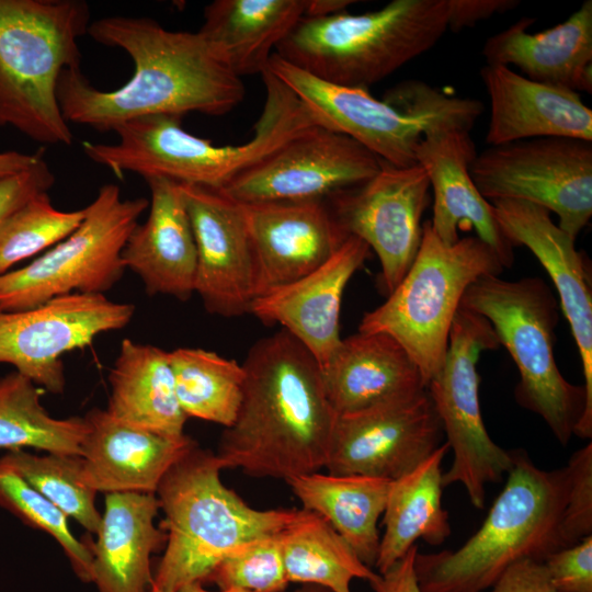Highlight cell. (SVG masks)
<instances>
[{
	"label": "cell",
	"instance_id": "cell-1",
	"mask_svg": "<svg viewBox=\"0 0 592 592\" xmlns=\"http://www.w3.org/2000/svg\"><path fill=\"white\" fill-rule=\"evenodd\" d=\"M87 34L128 54L134 72L121 88L103 91L80 68L65 69L57 100L67 123L114 132L148 115H224L244 98L241 78L198 31H171L149 18L117 15L91 22Z\"/></svg>",
	"mask_w": 592,
	"mask_h": 592
},
{
	"label": "cell",
	"instance_id": "cell-2",
	"mask_svg": "<svg viewBox=\"0 0 592 592\" xmlns=\"http://www.w3.org/2000/svg\"><path fill=\"white\" fill-rule=\"evenodd\" d=\"M242 366L240 408L215 453L224 469L286 481L325 468L338 414L314 355L281 329L258 340Z\"/></svg>",
	"mask_w": 592,
	"mask_h": 592
},
{
	"label": "cell",
	"instance_id": "cell-3",
	"mask_svg": "<svg viewBox=\"0 0 592 592\" xmlns=\"http://www.w3.org/2000/svg\"><path fill=\"white\" fill-rule=\"evenodd\" d=\"M265 102L252 138L241 145H214L187 133L182 117L148 115L114 129L115 144L83 141L84 155L116 177L134 172L145 180L166 178L180 184L221 190L293 137L319 126L301 101L270 71L262 76Z\"/></svg>",
	"mask_w": 592,
	"mask_h": 592
},
{
	"label": "cell",
	"instance_id": "cell-4",
	"mask_svg": "<svg viewBox=\"0 0 592 592\" xmlns=\"http://www.w3.org/2000/svg\"><path fill=\"white\" fill-rule=\"evenodd\" d=\"M223 469L215 453L195 444L161 479L156 497L167 540L149 592L203 584L235 547L278 534L299 517L301 509L250 506L223 483Z\"/></svg>",
	"mask_w": 592,
	"mask_h": 592
},
{
	"label": "cell",
	"instance_id": "cell-5",
	"mask_svg": "<svg viewBox=\"0 0 592 592\" xmlns=\"http://www.w3.org/2000/svg\"><path fill=\"white\" fill-rule=\"evenodd\" d=\"M480 528L456 550L417 553L422 592H482L513 563L544 561L563 548L560 523L568 492L566 467L544 470L523 449Z\"/></svg>",
	"mask_w": 592,
	"mask_h": 592
},
{
	"label": "cell",
	"instance_id": "cell-6",
	"mask_svg": "<svg viewBox=\"0 0 592 592\" xmlns=\"http://www.w3.org/2000/svg\"><path fill=\"white\" fill-rule=\"evenodd\" d=\"M81 0H0V127L45 145L72 144L57 100L65 69L80 68L90 25Z\"/></svg>",
	"mask_w": 592,
	"mask_h": 592
},
{
	"label": "cell",
	"instance_id": "cell-7",
	"mask_svg": "<svg viewBox=\"0 0 592 592\" xmlns=\"http://www.w3.org/2000/svg\"><path fill=\"white\" fill-rule=\"evenodd\" d=\"M449 18L451 0H392L360 14L304 16L274 53L325 81L367 89L436 45Z\"/></svg>",
	"mask_w": 592,
	"mask_h": 592
},
{
	"label": "cell",
	"instance_id": "cell-8",
	"mask_svg": "<svg viewBox=\"0 0 592 592\" xmlns=\"http://www.w3.org/2000/svg\"><path fill=\"white\" fill-rule=\"evenodd\" d=\"M267 70L301 101L319 126L352 138L396 167L417 164L415 148L426 133L470 132L483 112L479 100L452 96L419 80L401 82L377 100L365 88L325 81L275 53Z\"/></svg>",
	"mask_w": 592,
	"mask_h": 592
},
{
	"label": "cell",
	"instance_id": "cell-9",
	"mask_svg": "<svg viewBox=\"0 0 592 592\" xmlns=\"http://www.w3.org/2000/svg\"><path fill=\"white\" fill-rule=\"evenodd\" d=\"M485 317L520 374L516 402L538 414L566 446L587 406L583 385L569 383L554 354L557 299L539 277L506 281L485 275L465 291L460 306Z\"/></svg>",
	"mask_w": 592,
	"mask_h": 592
},
{
	"label": "cell",
	"instance_id": "cell-10",
	"mask_svg": "<svg viewBox=\"0 0 592 592\" xmlns=\"http://www.w3.org/2000/svg\"><path fill=\"white\" fill-rule=\"evenodd\" d=\"M497 253L476 236L444 244L430 221L422 226L418 253L387 299L366 312L360 332H384L396 339L428 383L443 367L451 327L467 287L485 275H500Z\"/></svg>",
	"mask_w": 592,
	"mask_h": 592
},
{
	"label": "cell",
	"instance_id": "cell-11",
	"mask_svg": "<svg viewBox=\"0 0 592 592\" xmlns=\"http://www.w3.org/2000/svg\"><path fill=\"white\" fill-rule=\"evenodd\" d=\"M147 207V198H122L117 185L101 186L71 235L26 266L0 275V311L30 309L71 293L110 291L126 270L122 251Z\"/></svg>",
	"mask_w": 592,
	"mask_h": 592
},
{
	"label": "cell",
	"instance_id": "cell-12",
	"mask_svg": "<svg viewBox=\"0 0 592 592\" xmlns=\"http://www.w3.org/2000/svg\"><path fill=\"white\" fill-rule=\"evenodd\" d=\"M499 345L485 317L459 307L451 327L443 367L426 385L453 452L442 485L460 483L476 509L485 508L486 486L501 481L512 466L511 451L493 442L486 430L478 395L479 355Z\"/></svg>",
	"mask_w": 592,
	"mask_h": 592
},
{
	"label": "cell",
	"instance_id": "cell-13",
	"mask_svg": "<svg viewBox=\"0 0 592 592\" xmlns=\"http://www.w3.org/2000/svg\"><path fill=\"white\" fill-rule=\"evenodd\" d=\"M469 171L487 201L545 207L574 240L592 216V141L542 137L490 146Z\"/></svg>",
	"mask_w": 592,
	"mask_h": 592
},
{
	"label": "cell",
	"instance_id": "cell-14",
	"mask_svg": "<svg viewBox=\"0 0 592 592\" xmlns=\"http://www.w3.org/2000/svg\"><path fill=\"white\" fill-rule=\"evenodd\" d=\"M134 314L133 304L83 293L60 295L25 310L0 311V364L12 365L54 395L62 394V354L90 345L101 333L123 329Z\"/></svg>",
	"mask_w": 592,
	"mask_h": 592
},
{
	"label": "cell",
	"instance_id": "cell-15",
	"mask_svg": "<svg viewBox=\"0 0 592 592\" xmlns=\"http://www.w3.org/2000/svg\"><path fill=\"white\" fill-rule=\"evenodd\" d=\"M383 160L352 138L314 126L293 137L219 190L244 204L327 201L358 185Z\"/></svg>",
	"mask_w": 592,
	"mask_h": 592
},
{
	"label": "cell",
	"instance_id": "cell-16",
	"mask_svg": "<svg viewBox=\"0 0 592 592\" xmlns=\"http://www.w3.org/2000/svg\"><path fill=\"white\" fill-rule=\"evenodd\" d=\"M430 189L419 164L383 162L371 179L326 201L341 230L361 239L377 254L387 295L401 282L418 253Z\"/></svg>",
	"mask_w": 592,
	"mask_h": 592
},
{
	"label": "cell",
	"instance_id": "cell-17",
	"mask_svg": "<svg viewBox=\"0 0 592 592\" xmlns=\"http://www.w3.org/2000/svg\"><path fill=\"white\" fill-rule=\"evenodd\" d=\"M441 420L426 391L338 415L325 468L328 474L394 481L441 444Z\"/></svg>",
	"mask_w": 592,
	"mask_h": 592
},
{
	"label": "cell",
	"instance_id": "cell-18",
	"mask_svg": "<svg viewBox=\"0 0 592 592\" xmlns=\"http://www.w3.org/2000/svg\"><path fill=\"white\" fill-rule=\"evenodd\" d=\"M180 189L196 246L195 293L209 314H250L257 271L242 205L219 190L190 184Z\"/></svg>",
	"mask_w": 592,
	"mask_h": 592
},
{
	"label": "cell",
	"instance_id": "cell-19",
	"mask_svg": "<svg viewBox=\"0 0 592 592\" xmlns=\"http://www.w3.org/2000/svg\"><path fill=\"white\" fill-rule=\"evenodd\" d=\"M496 218L509 241L526 247L550 276L562 312L578 348L587 395L585 411L574 435L592 437V295L584 260L568 234L551 220L550 212L520 200L492 203Z\"/></svg>",
	"mask_w": 592,
	"mask_h": 592
},
{
	"label": "cell",
	"instance_id": "cell-20",
	"mask_svg": "<svg viewBox=\"0 0 592 592\" xmlns=\"http://www.w3.org/2000/svg\"><path fill=\"white\" fill-rule=\"evenodd\" d=\"M240 204L254 252L257 297L314 271L349 237L326 201Z\"/></svg>",
	"mask_w": 592,
	"mask_h": 592
},
{
	"label": "cell",
	"instance_id": "cell-21",
	"mask_svg": "<svg viewBox=\"0 0 592 592\" xmlns=\"http://www.w3.org/2000/svg\"><path fill=\"white\" fill-rule=\"evenodd\" d=\"M369 251L364 241L349 236L323 264L257 297L250 314L265 325H280L314 355L321 368L342 340L340 314L344 289Z\"/></svg>",
	"mask_w": 592,
	"mask_h": 592
},
{
	"label": "cell",
	"instance_id": "cell-22",
	"mask_svg": "<svg viewBox=\"0 0 592 592\" xmlns=\"http://www.w3.org/2000/svg\"><path fill=\"white\" fill-rule=\"evenodd\" d=\"M470 132L442 128L426 133L415 148V161L426 173L433 191L435 236L447 246L459 240L458 231L474 229L499 257L504 267L514 261L513 244L504 236L492 204L478 191L470 175L476 158Z\"/></svg>",
	"mask_w": 592,
	"mask_h": 592
},
{
	"label": "cell",
	"instance_id": "cell-23",
	"mask_svg": "<svg viewBox=\"0 0 592 592\" xmlns=\"http://www.w3.org/2000/svg\"><path fill=\"white\" fill-rule=\"evenodd\" d=\"M84 420L82 476L96 493L156 494L170 467L197 444L186 434L174 439L129 425L105 409H91Z\"/></svg>",
	"mask_w": 592,
	"mask_h": 592
},
{
	"label": "cell",
	"instance_id": "cell-24",
	"mask_svg": "<svg viewBox=\"0 0 592 592\" xmlns=\"http://www.w3.org/2000/svg\"><path fill=\"white\" fill-rule=\"evenodd\" d=\"M146 182L149 214L130 232L122 261L140 278L147 295L185 301L195 293L197 255L180 183L166 178Z\"/></svg>",
	"mask_w": 592,
	"mask_h": 592
},
{
	"label": "cell",
	"instance_id": "cell-25",
	"mask_svg": "<svg viewBox=\"0 0 592 592\" xmlns=\"http://www.w3.org/2000/svg\"><path fill=\"white\" fill-rule=\"evenodd\" d=\"M480 77L490 100V146L542 137L592 141V111L578 92L499 65L483 66Z\"/></svg>",
	"mask_w": 592,
	"mask_h": 592
},
{
	"label": "cell",
	"instance_id": "cell-26",
	"mask_svg": "<svg viewBox=\"0 0 592 592\" xmlns=\"http://www.w3.org/2000/svg\"><path fill=\"white\" fill-rule=\"evenodd\" d=\"M523 18L490 36L482 46L487 65L516 66L524 77L576 92H592V1L563 22L535 34Z\"/></svg>",
	"mask_w": 592,
	"mask_h": 592
},
{
	"label": "cell",
	"instance_id": "cell-27",
	"mask_svg": "<svg viewBox=\"0 0 592 592\" xmlns=\"http://www.w3.org/2000/svg\"><path fill=\"white\" fill-rule=\"evenodd\" d=\"M321 375L338 415L426 389L414 361L384 332L358 331L342 339Z\"/></svg>",
	"mask_w": 592,
	"mask_h": 592
},
{
	"label": "cell",
	"instance_id": "cell-28",
	"mask_svg": "<svg viewBox=\"0 0 592 592\" xmlns=\"http://www.w3.org/2000/svg\"><path fill=\"white\" fill-rule=\"evenodd\" d=\"M160 505L153 493L105 494L96 542L90 547L98 592H149L151 555L167 540L156 526Z\"/></svg>",
	"mask_w": 592,
	"mask_h": 592
},
{
	"label": "cell",
	"instance_id": "cell-29",
	"mask_svg": "<svg viewBox=\"0 0 592 592\" xmlns=\"http://www.w3.org/2000/svg\"><path fill=\"white\" fill-rule=\"evenodd\" d=\"M109 383L105 410L113 418L169 437L185 435L187 417L177 397L169 352L124 339Z\"/></svg>",
	"mask_w": 592,
	"mask_h": 592
},
{
	"label": "cell",
	"instance_id": "cell-30",
	"mask_svg": "<svg viewBox=\"0 0 592 592\" xmlns=\"http://www.w3.org/2000/svg\"><path fill=\"white\" fill-rule=\"evenodd\" d=\"M306 7L307 0H215L198 32L237 77L262 75Z\"/></svg>",
	"mask_w": 592,
	"mask_h": 592
},
{
	"label": "cell",
	"instance_id": "cell-31",
	"mask_svg": "<svg viewBox=\"0 0 592 592\" xmlns=\"http://www.w3.org/2000/svg\"><path fill=\"white\" fill-rule=\"evenodd\" d=\"M448 451L442 443L414 469L390 482L374 566L377 573L387 571L418 539L439 546L449 537V516L442 504V463Z\"/></svg>",
	"mask_w": 592,
	"mask_h": 592
},
{
	"label": "cell",
	"instance_id": "cell-32",
	"mask_svg": "<svg viewBox=\"0 0 592 592\" xmlns=\"http://www.w3.org/2000/svg\"><path fill=\"white\" fill-rule=\"evenodd\" d=\"M303 509L323 517L367 567L375 566L389 480L312 473L286 480Z\"/></svg>",
	"mask_w": 592,
	"mask_h": 592
},
{
	"label": "cell",
	"instance_id": "cell-33",
	"mask_svg": "<svg viewBox=\"0 0 592 592\" xmlns=\"http://www.w3.org/2000/svg\"><path fill=\"white\" fill-rule=\"evenodd\" d=\"M287 579L331 592H352L354 579L368 583L377 572L363 563L345 539L321 516L301 509L280 534Z\"/></svg>",
	"mask_w": 592,
	"mask_h": 592
},
{
	"label": "cell",
	"instance_id": "cell-34",
	"mask_svg": "<svg viewBox=\"0 0 592 592\" xmlns=\"http://www.w3.org/2000/svg\"><path fill=\"white\" fill-rule=\"evenodd\" d=\"M31 379L13 371L0 378V448L26 447L80 456L87 432L84 417L55 418Z\"/></svg>",
	"mask_w": 592,
	"mask_h": 592
},
{
	"label": "cell",
	"instance_id": "cell-35",
	"mask_svg": "<svg viewBox=\"0 0 592 592\" xmlns=\"http://www.w3.org/2000/svg\"><path fill=\"white\" fill-rule=\"evenodd\" d=\"M169 358L186 417L229 428L242 399V364L201 348H178L169 352Z\"/></svg>",
	"mask_w": 592,
	"mask_h": 592
},
{
	"label": "cell",
	"instance_id": "cell-36",
	"mask_svg": "<svg viewBox=\"0 0 592 592\" xmlns=\"http://www.w3.org/2000/svg\"><path fill=\"white\" fill-rule=\"evenodd\" d=\"M67 517L96 534L102 515L95 505L96 492L83 480L82 458L76 455H35L23 449L10 451L0 458Z\"/></svg>",
	"mask_w": 592,
	"mask_h": 592
},
{
	"label": "cell",
	"instance_id": "cell-37",
	"mask_svg": "<svg viewBox=\"0 0 592 592\" xmlns=\"http://www.w3.org/2000/svg\"><path fill=\"white\" fill-rule=\"evenodd\" d=\"M86 209L60 210L48 192H41L0 221V275L71 235L82 223Z\"/></svg>",
	"mask_w": 592,
	"mask_h": 592
},
{
	"label": "cell",
	"instance_id": "cell-38",
	"mask_svg": "<svg viewBox=\"0 0 592 592\" xmlns=\"http://www.w3.org/2000/svg\"><path fill=\"white\" fill-rule=\"evenodd\" d=\"M0 506L25 525L49 534L61 546L77 577L83 582L93 581L90 547L73 536L68 517L1 460Z\"/></svg>",
	"mask_w": 592,
	"mask_h": 592
},
{
	"label": "cell",
	"instance_id": "cell-39",
	"mask_svg": "<svg viewBox=\"0 0 592 592\" xmlns=\"http://www.w3.org/2000/svg\"><path fill=\"white\" fill-rule=\"evenodd\" d=\"M280 534L264 536L235 547L214 568L206 582L218 590L285 592L286 576Z\"/></svg>",
	"mask_w": 592,
	"mask_h": 592
},
{
	"label": "cell",
	"instance_id": "cell-40",
	"mask_svg": "<svg viewBox=\"0 0 592 592\" xmlns=\"http://www.w3.org/2000/svg\"><path fill=\"white\" fill-rule=\"evenodd\" d=\"M565 467L568 492L560 523L563 548L592 535V443L576 451Z\"/></svg>",
	"mask_w": 592,
	"mask_h": 592
},
{
	"label": "cell",
	"instance_id": "cell-41",
	"mask_svg": "<svg viewBox=\"0 0 592 592\" xmlns=\"http://www.w3.org/2000/svg\"><path fill=\"white\" fill-rule=\"evenodd\" d=\"M557 592H592V535L543 561Z\"/></svg>",
	"mask_w": 592,
	"mask_h": 592
},
{
	"label": "cell",
	"instance_id": "cell-42",
	"mask_svg": "<svg viewBox=\"0 0 592 592\" xmlns=\"http://www.w3.org/2000/svg\"><path fill=\"white\" fill-rule=\"evenodd\" d=\"M55 175L44 158L31 168L0 180V221L41 192H48Z\"/></svg>",
	"mask_w": 592,
	"mask_h": 592
},
{
	"label": "cell",
	"instance_id": "cell-43",
	"mask_svg": "<svg viewBox=\"0 0 592 592\" xmlns=\"http://www.w3.org/2000/svg\"><path fill=\"white\" fill-rule=\"evenodd\" d=\"M482 592H557L543 561L523 559L510 566Z\"/></svg>",
	"mask_w": 592,
	"mask_h": 592
},
{
	"label": "cell",
	"instance_id": "cell-44",
	"mask_svg": "<svg viewBox=\"0 0 592 592\" xmlns=\"http://www.w3.org/2000/svg\"><path fill=\"white\" fill-rule=\"evenodd\" d=\"M517 5L516 0H451L448 30L458 32L494 13H502Z\"/></svg>",
	"mask_w": 592,
	"mask_h": 592
},
{
	"label": "cell",
	"instance_id": "cell-45",
	"mask_svg": "<svg viewBox=\"0 0 592 592\" xmlns=\"http://www.w3.org/2000/svg\"><path fill=\"white\" fill-rule=\"evenodd\" d=\"M418 545H413L387 571L369 582L373 592H422L417 580L414 560Z\"/></svg>",
	"mask_w": 592,
	"mask_h": 592
},
{
	"label": "cell",
	"instance_id": "cell-46",
	"mask_svg": "<svg viewBox=\"0 0 592 592\" xmlns=\"http://www.w3.org/2000/svg\"><path fill=\"white\" fill-rule=\"evenodd\" d=\"M43 152V149L34 153L14 150L0 152V180L31 168L44 158Z\"/></svg>",
	"mask_w": 592,
	"mask_h": 592
},
{
	"label": "cell",
	"instance_id": "cell-47",
	"mask_svg": "<svg viewBox=\"0 0 592 592\" xmlns=\"http://www.w3.org/2000/svg\"><path fill=\"white\" fill-rule=\"evenodd\" d=\"M356 1L351 0H307L305 16H326L341 11Z\"/></svg>",
	"mask_w": 592,
	"mask_h": 592
},
{
	"label": "cell",
	"instance_id": "cell-48",
	"mask_svg": "<svg viewBox=\"0 0 592 592\" xmlns=\"http://www.w3.org/2000/svg\"><path fill=\"white\" fill-rule=\"evenodd\" d=\"M170 592H248V591L237 590V589L208 591V590H205L202 587V584H191V585H186V587H183L178 590L170 591Z\"/></svg>",
	"mask_w": 592,
	"mask_h": 592
},
{
	"label": "cell",
	"instance_id": "cell-49",
	"mask_svg": "<svg viewBox=\"0 0 592 592\" xmlns=\"http://www.w3.org/2000/svg\"><path fill=\"white\" fill-rule=\"evenodd\" d=\"M294 592H331V591L326 588L315 585V584H301V587L295 590Z\"/></svg>",
	"mask_w": 592,
	"mask_h": 592
}]
</instances>
